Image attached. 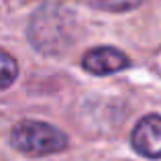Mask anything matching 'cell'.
Listing matches in <instances>:
<instances>
[{
    "instance_id": "obj_1",
    "label": "cell",
    "mask_w": 161,
    "mask_h": 161,
    "mask_svg": "<svg viewBox=\"0 0 161 161\" xmlns=\"http://www.w3.org/2000/svg\"><path fill=\"white\" fill-rule=\"evenodd\" d=\"M29 43L39 53L55 57L69 49L75 39V16L61 4H45L29 20Z\"/></svg>"
},
{
    "instance_id": "obj_2",
    "label": "cell",
    "mask_w": 161,
    "mask_h": 161,
    "mask_svg": "<svg viewBox=\"0 0 161 161\" xmlns=\"http://www.w3.org/2000/svg\"><path fill=\"white\" fill-rule=\"evenodd\" d=\"M10 145L25 155L43 157V155H53L67 149L69 139L63 130L49 122L20 120L10 130Z\"/></svg>"
},
{
    "instance_id": "obj_3",
    "label": "cell",
    "mask_w": 161,
    "mask_h": 161,
    "mask_svg": "<svg viewBox=\"0 0 161 161\" xmlns=\"http://www.w3.org/2000/svg\"><path fill=\"white\" fill-rule=\"evenodd\" d=\"M130 147L141 157L161 159V114H147L135 125Z\"/></svg>"
},
{
    "instance_id": "obj_4",
    "label": "cell",
    "mask_w": 161,
    "mask_h": 161,
    "mask_svg": "<svg viewBox=\"0 0 161 161\" xmlns=\"http://www.w3.org/2000/svg\"><path fill=\"white\" fill-rule=\"evenodd\" d=\"M82 67L92 75H110V74H116V71L129 69L130 59L120 49L102 45V47H94L84 53Z\"/></svg>"
},
{
    "instance_id": "obj_5",
    "label": "cell",
    "mask_w": 161,
    "mask_h": 161,
    "mask_svg": "<svg viewBox=\"0 0 161 161\" xmlns=\"http://www.w3.org/2000/svg\"><path fill=\"white\" fill-rule=\"evenodd\" d=\"M19 78V63L8 51L0 49V92L10 88Z\"/></svg>"
},
{
    "instance_id": "obj_6",
    "label": "cell",
    "mask_w": 161,
    "mask_h": 161,
    "mask_svg": "<svg viewBox=\"0 0 161 161\" xmlns=\"http://www.w3.org/2000/svg\"><path fill=\"white\" fill-rule=\"evenodd\" d=\"M94 8L98 10H106V12H126L137 8L143 0H88Z\"/></svg>"
}]
</instances>
